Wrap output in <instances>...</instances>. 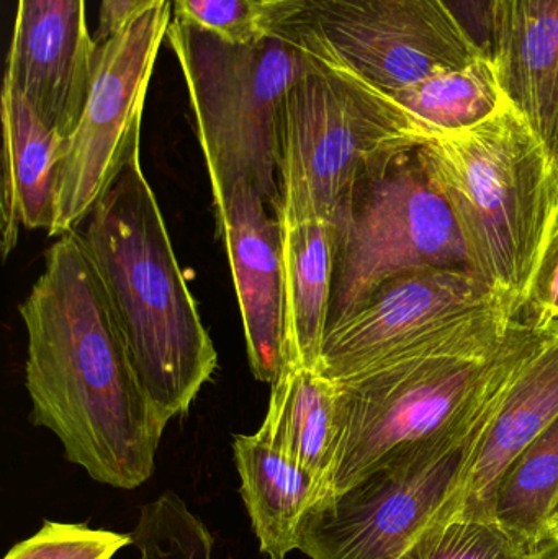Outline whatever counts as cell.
I'll list each match as a JSON object with an SVG mask.
<instances>
[{
  "mask_svg": "<svg viewBox=\"0 0 558 559\" xmlns=\"http://www.w3.org/2000/svg\"><path fill=\"white\" fill-rule=\"evenodd\" d=\"M130 535L134 559H213L215 550L209 525L174 491L144 504Z\"/></svg>",
  "mask_w": 558,
  "mask_h": 559,
  "instance_id": "cell-22",
  "label": "cell"
},
{
  "mask_svg": "<svg viewBox=\"0 0 558 559\" xmlns=\"http://www.w3.org/2000/svg\"><path fill=\"white\" fill-rule=\"evenodd\" d=\"M526 559H558V535L546 538V540L531 548Z\"/></svg>",
  "mask_w": 558,
  "mask_h": 559,
  "instance_id": "cell-29",
  "label": "cell"
},
{
  "mask_svg": "<svg viewBox=\"0 0 558 559\" xmlns=\"http://www.w3.org/2000/svg\"><path fill=\"white\" fill-rule=\"evenodd\" d=\"M558 417V321L514 374L500 409L482 433L462 486L458 518L495 521V499L511 463Z\"/></svg>",
  "mask_w": 558,
  "mask_h": 559,
  "instance_id": "cell-14",
  "label": "cell"
},
{
  "mask_svg": "<svg viewBox=\"0 0 558 559\" xmlns=\"http://www.w3.org/2000/svg\"><path fill=\"white\" fill-rule=\"evenodd\" d=\"M501 305L514 306L472 269L400 275L328 329L320 371L331 380H346L441 329Z\"/></svg>",
  "mask_w": 558,
  "mask_h": 559,
  "instance_id": "cell-11",
  "label": "cell"
},
{
  "mask_svg": "<svg viewBox=\"0 0 558 559\" xmlns=\"http://www.w3.org/2000/svg\"><path fill=\"white\" fill-rule=\"evenodd\" d=\"M531 547L497 521L449 522L422 559H526Z\"/></svg>",
  "mask_w": 558,
  "mask_h": 559,
  "instance_id": "cell-25",
  "label": "cell"
},
{
  "mask_svg": "<svg viewBox=\"0 0 558 559\" xmlns=\"http://www.w3.org/2000/svg\"><path fill=\"white\" fill-rule=\"evenodd\" d=\"M544 338L449 429L393 453L356 485L314 502L301 524L298 551L310 559H422L458 518L468 460L514 374Z\"/></svg>",
  "mask_w": 558,
  "mask_h": 559,
  "instance_id": "cell-5",
  "label": "cell"
},
{
  "mask_svg": "<svg viewBox=\"0 0 558 559\" xmlns=\"http://www.w3.org/2000/svg\"><path fill=\"white\" fill-rule=\"evenodd\" d=\"M170 0L131 19L97 43L94 79L59 163L56 216L49 238L75 231L91 215L134 147L141 144L147 85L169 29Z\"/></svg>",
  "mask_w": 558,
  "mask_h": 559,
  "instance_id": "cell-10",
  "label": "cell"
},
{
  "mask_svg": "<svg viewBox=\"0 0 558 559\" xmlns=\"http://www.w3.org/2000/svg\"><path fill=\"white\" fill-rule=\"evenodd\" d=\"M130 545V534L45 521L36 534L13 545L3 559H114Z\"/></svg>",
  "mask_w": 558,
  "mask_h": 559,
  "instance_id": "cell-23",
  "label": "cell"
},
{
  "mask_svg": "<svg viewBox=\"0 0 558 559\" xmlns=\"http://www.w3.org/2000/svg\"><path fill=\"white\" fill-rule=\"evenodd\" d=\"M554 166H556V173H557V177H558V153H557L556 160H554Z\"/></svg>",
  "mask_w": 558,
  "mask_h": 559,
  "instance_id": "cell-31",
  "label": "cell"
},
{
  "mask_svg": "<svg viewBox=\"0 0 558 559\" xmlns=\"http://www.w3.org/2000/svg\"><path fill=\"white\" fill-rule=\"evenodd\" d=\"M558 535V495L554 502L553 511H550L549 522H547V538Z\"/></svg>",
  "mask_w": 558,
  "mask_h": 559,
  "instance_id": "cell-30",
  "label": "cell"
},
{
  "mask_svg": "<svg viewBox=\"0 0 558 559\" xmlns=\"http://www.w3.org/2000/svg\"><path fill=\"white\" fill-rule=\"evenodd\" d=\"M174 19L231 45H252L268 35L264 0H170Z\"/></svg>",
  "mask_w": 558,
  "mask_h": 559,
  "instance_id": "cell-24",
  "label": "cell"
},
{
  "mask_svg": "<svg viewBox=\"0 0 558 559\" xmlns=\"http://www.w3.org/2000/svg\"><path fill=\"white\" fill-rule=\"evenodd\" d=\"M81 238L147 393L169 423L183 416L212 380L218 354L141 167V144L95 203Z\"/></svg>",
  "mask_w": 558,
  "mask_h": 559,
  "instance_id": "cell-3",
  "label": "cell"
},
{
  "mask_svg": "<svg viewBox=\"0 0 558 559\" xmlns=\"http://www.w3.org/2000/svg\"><path fill=\"white\" fill-rule=\"evenodd\" d=\"M390 97L431 136L477 127L508 102L490 55L432 72Z\"/></svg>",
  "mask_w": 558,
  "mask_h": 559,
  "instance_id": "cell-20",
  "label": "cell"
},
{
  "mask_svg": "<svg viewBox=\"0 0 558 559\" xmlns=\"http://www.w3.org/2000/svg\"><path fill=\"white\" fill-rule=\"evenodd\" d=\"M97 46L88 32L85 0H19L5 81L64 140L84 111Z\"/></svg>",
  "mask_w": 558,
  "mask_h": 559,
  "instance_id": "cell-12",
  "label": "cell"
},
{
  "mask_svg": "<svg viewBox=\"0 0 558 559\" xmlns=\"http://www.w3.org/2000/svg\"><path fill=\"white\" fill-rule=\"evenodd\" d=\"M340 417V384L313 368L285 365L272 383L258 433L317 479L320 499L333 462Z\"/></svg>",
  "mask_w": 558,
  "mask_h": 559,
  "instance_id": "cell-19",
  "label": "cell"
},
{
  "mask_svg": "<svg viewBox=\"0 0 558 559\" xmlns=\"http://www.w3.org/2000/svg\"><path fill=\"white\" fill-rule=\"evenodd\" d=\"M429 138L390 95L311 59L282 104L278 218L333 222L360 180Z\"/></svg>",
  "mask_w": 558,
  "mask_h": 559,
  "instance_id": "cell-6",
  "label": "cell"
},
{
  "mask_svg": "<svg viewBox=\"0 0 558 559\" xmlns=\"http://www.w3.org/2000/svg\"><path fill=\"white\" fill-rule=\"evenodd\" d=\"M278 219L284 254V367L320 370L333 296L334 226L321 218Z\"/></svg>",
  "mask_w": 558,
  "mask_h": 559,
  "instance_id": "cell-17",
  "label": "cell"
},
{
  "mask_svg": "<svg viewBox=\"0 0 558 559\" xmlns=\"http://www.w3.org/2000/svg\"><path fill=\"white\" fill-rule=\"evenodd\" d=\"M557 495L558 417L501 476L495 521L527 547H536L547 538V522Z\"/></svg>",
  "mask_w": 558,
  "mask_h": 559,
  "instance_id": "cell-21",
  "label": "cell"
},
{
  "mask_svg": "<svg viewBox=\"0 0 558 559\" xmlns=\"http://www.w3.org/2000/svg\"><path fill=\"white\" fill-rule=\"evenodd\" d=\"M163 2L166 0H102L95 41L104 43L131 19Z\"/></svg>",
  "mask_w": 558,
  "mask_h": 559,
  "instance_id": "cell-27",
  "label": "cell"
},
{
  "mask_svg": "<svg viewBox=\"0 0 558 559\" xmlns=\"http://www.w3.org/2000/svg\"><path fill=\"white\" fill-rule=\"evenodd\" d=\"M166 39L189 88L213 205L251 182L277 213L282 104L310 56L275 36L231 45L174 16Z\"/></svg>",
  "mask_w": 558,
  "mask_h": 559,
  "instance_id": "cell-7",
  "label": "cell"
},
{
  "mask_svg": "<svg viewBox=\"0 0 558 559\" xmlns=\"http://www.w3.org/2000/svg\"><path fill=\"white\" fill-rule=\"evenodd\" d=\"M215 213L238 296L249 365L259 381L272 384L285 364L281 219L251 182L238 183L216 203Z\"/></svg>",
  "mask_w": 558,
  "mask_h": 559,
  "instance_id": "cell-13",
  "label": "cell"
},
{
  "mask_svg": "<svg viewBox=\"0 0 558 559\" xmlns=\"http://www.w3.org/2000/svg\"><path fill=\"white\" fill-rule=\"evenodd\" d=\"M517 318L511 305L477 312L363 373L336 380V449L318 501L340 495L393 453L449 429L474 409L549 329Z\"/></svg>",
  "mask_w": 558,
  "mask_h": 559,
  "instance_id": "cell-2",
  "label": "cell"
},
{
  "mask_svg": "<svg viewBox=\"0 0 558 559\" xmlns=\"http://www.w3.org/2000/svg\"><path fill=\"white\" fill-rule=\"evenodd\" d=\"M264 2H265V0H264Z\"/></svg>",
  "mask_w": 558,
  "mask_h": 559,
  "instance_id": "cell-32",
  "label": "cell"
},
{
  "mask_svg": "<svg viewBox=\"0 0 558 559\" xmlns=\"http://www.w3.org/2000/svg\"><path fill=\"white\" fill-rule=\"evenodd\" d=\"M490 56L508 104L556 160L558 0H494Z\"/></svg>",
  "mask_w": 558,
  "mask_h": 559,
  "instance_id": "cell-15",
  "label": "cell"
},
{
  "mask_svg": "<svg viewBox=\"0 0 558 559\" xmlns=\"http://www.w3.org/2000/svg\"><path fill=\"white\" fill-rule=\"evenodd\" d=\"M2 255L15 248L19 226L52 228L64 138L49 128L25 95L3 79Z\"/></svg>",
  "mask_w": 558,
  "mask_h": 559,
  "instance_id": "cell-16",
  "label": "cell"
},
{
  "mask_svg": "<svg viewBox=\"0 0 558 559\" xmlns=\"http://www.w3.org/2000/svg\"><path fill=\"white\" fill-rule=\"evenodd\" d=\"M19 311L33 424L55 433L66 460L95 483L143 486L169 420L144 386L78 229L46 251L45 271Z\"/></svg>",
  "mask_w": 558,
  "mask_h": 559,
  "instance_id": "cell-1",
  "label": "cell"
},
{
  "mask_svg": "<svg viewBox=\"0 0 558 559\" xmlns=\"http://www.w3.org/2000/svg\"><path fill=\"white\" fill-rule=\"evenodd\" d=\"M233 455L259 550L269 559H287L300 545L301 524L317 499V479L258 432L236 436Z\"/></svg>",
  "mask_w": 558,
  "mask_h": 559,
  "instance_id": "cell-18",
  "label": "cell"
},
{
  "mask_svg": "<svg viewBox=\"0 0 558 559\" xmlns=\"http://www.w3.org/2000/svg\"><path fill=\"white\" fill-rule=\"evenodd\" d=\"M517 319L533 329H547L558 321V223L541 255Z\"/></svg>",
  "mask_w": 558,
  "mask_h": 559,
  "instance_id": "cell-26",
  "label": "cell"
},
{
  "mask_svg": "<svg viewBox=\"0 0 558 559\" xmlns=\"http://www.w3.org/2000/svg\"><path fill=\"white\" fill-rule=\"evenodd\" d=\"M452 210L471 269L520 312L558 223V177L533 128L504 104L494 117L416 147Z\"/></svg>",
  "mask_w": 558,
  "mask_h": 559,
  "instance_id": "cell-4",
  "label": "cell"
},
{
  "mask_svg": "<svg viewBox=\"0 0 558 559\" xmlns=\"http://www.w3.org/2000/svg\"><path fill=\"white\" fill-rule=\"evenodd\" d=\"M446 3L451 7L468 33L490 51L494 0H446Z\"/></svg>",
  "mask_w": 558,
  "mask_h": 559,
  "instance_id": "cell-28",
  "label": "cell"
},
{
  "mask_svg": "<svg viewBox=\"0 0 558 559\" xmlns=\"http://www.w3.org/2000/svg\"><path fill=\"white\" fill-rule=\"evenodd\" d=\"M331 223L336 262L330 328L389 280L425 269H471L452 210L415 151L360 180Z\"/></svg>",
  "mask_w": 558,
  "mask_h": 559,
  "instance_id": "cell-9",
  "label": "cell"
},
{
  "mask_svg": "<svg viewBox=\"0 0 558 559\" xmlns=\"http://www.w3.org/2000/svg\"><path fill=\"white\" fill-rule=\"evenodd\" d=\"M265 32L392 95L490 55L446 0H265Z\"/></svg>",
  "mask_w": 558,
  "mask_h": 559,
  "instance_id": "cell-8",
  "label": "cell"
}]
</instances>
